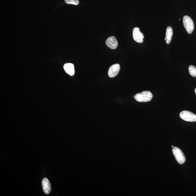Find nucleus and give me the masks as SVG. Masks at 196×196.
<instances>
[{"label": "nucleus", "mask_w": 196, "mask_h": 196, "mask_svg": "<svg viewBox=\"0 0 196 196\" xmlns=\"http://www.w3.org/2000/svg\"><path fill=\"white\" fill-rule=\"evenodd\" d=\"M65 2L66 3L68 4H72L77 5L79 4V1L78 0H65Z\"/></svg>", "instance_id": "obj_12"}, {"label": "nucleus", "mask_w": 196, "mask_h": 196, "mask_svg": "<svg viewBox=\"0 0 196 196\" xmlns=\"http://www.w3.org/2000/svg\"><path fill=\"white\" fill-rule=\"evenodd\" d=\"M42 188L45 194H48L51 192V186L49 180L47 178L43 179L42 182Z\"/></svg>", "instance_id": "obj_8"}, {"label": "nucleus", "mask_w": 196, "mask_h": 196, "mask_svg": "<svg viewBox=\"0 0 196 196\" xmlns=\"http://www.w3.org/2000/svg\"><path fill=\"white\" fill-rule=\"evenodd\" d=\"M173 155L176 161L180 164H183L186 161V158L181 149L176 147H173L172 149Z\"/></svg>", "instance_id": "obj_2"}, {"label": "nucleus", "mask_w": 196, "mask_h": 196, "mask_svg": "<svg viewBox=\"0 0 196 196\" xmlns=\"http://www.w3.org/2000/svg\"><path fill=\"white\" fill-rule=\"evenodd\" d=\"M133 36L134 40L138 43H142L143 42V39L144 38V35L141 32L139 28L135 27L133 29Z\"/></svg>", "instance_id": "obj_5"}, {"label": "nucleus", "mask_w": 196, "mask_h": 196, "mask_svg": "<svg viewBox=\"0 0 196 196\" xmlns=\"http://www.w3.org/2000/svg\"><path fill=\"white\" fill-rule=\"evenodd\" d=\"M172 148H173V147H174V146H172Z\"/></svg>", "instance_id": "obj_14"}, {"label": "nucleus", "mask_w": 196, "mask_h": 196, "mask_svg": "<svg viewBox=\"0 0 196 196\" xmlns=\"http://www.w3.org/2000/svg\"><path fill=\"white\" fill-rule=\"evenodd\" d=\"M120 70V66L118 64L113 65L109 69L108 74L110 77H114L119 74Z\"/></svg>", "instance_id": "obj_6"}, {"label": "nucleus", "mask_w": 196, "mask_h": 196, "mask_svg": "<svg viewBox=\"0 0 196 196\" xmlns=\"http://www.w3.org/2000/svg\"><path fill=\"white\" fill-rule=\"evenodd\" d=\"M106 44L109 48L115 49L117 47L118 42L115 36H111L107 39Z\"/></svg>", "instance_id": "obj_7"}, {"label": "nucleus", "mask_w": 196, "mask_h": 196, "mask_svg": "<svg viewBox=\"0 0 196 196\" xmlns=\"http://www.w3.org/2000/svg\"><path fill=\"white\" fill-rule=\"evenodd\" d=\"M179 116L182 120L188 122L196 121V115L189 111H184L180 113Z\"/></svg>", "instance_id": "obj_4"}, {"label": "nucleus", "mask_w": 196, "mask_h": 196, "mask_svg": "<svg viewBox=\"0 0 196 196\" xmlns=\"http://www.w3.org/2000/svg\"><path fill=\"white\" fill-rule=\"evenodd\" d=\"M183 24L188 33L191 34L194 27V22L192 19L188 16H185L183 18Z\"/></svg>", "instance_id": "obj_3"}, {"label": "nucleus", "mask_w": 196, "mask_h": 196, "mask_svg": "<svg viewBox=\"0 0 196 196\" xmlns=\"http://www.w3.org/2000/svg\"><path fill=\"white\" fill-rule=\"evenodd\" d=\"M189 73L191 76L196 77V67L195 66L191 65L189 68Z\"/></svg>", "instance_id": "obj_11"}, {"label": "nucleus", "mask_w": 196, "mask_h": 196, "mask_svg": "<svg viewBox=\"0 0 196 196\" xmlns=\"http://www.w3.org/2000/svg\"><path fill=\"white\" fill-rule=\"evenodd\" d=\"M195 94H196V88L195 89Z\"/></svg>", "instance_id": "obj_13"}, {"label": "nucleus", "mask_w": 196, "mask_h": 196, "mask_svg": "<svg viewBox=\"0 0 196 196\" xmlns=\"http://www.w3.org/2000/svg\"><path fill=\"white\" fill-rule=\"evenodd\" d=\"M173 35V30L172 27L169 26L166 29V41L167 44H169L170 43Z\"/></svg>", "instance_id": "obj_10"}, {"label": "nucleus", "mask_w": 196, "mask_h": 196, "mask_svg": "<svg viewBox=\"0 0 196 196\" xmlns=\"http://www.w3.org/2000/svg\"><path fill=\"white\" fill-rule=\"evenodd\" d=\"M64 68L65 71L70 76H73L75 73L74 66L72 64L66 63L64 66Z\"/></svg>", "instance_id": "obj_9"}, {"label": "nucleus", "mask_w": 196, "mask_h": 196, "mask_svg": "<svg viewBox=\"0 0 196 196\" xmlns=\"http://www.w3.org/2000/svg\"><path fill=\"white\" fill-rule=\"evenodd\" d=\"M153 95L149 91H143L141 93L136 94L134 96L135 100L139 102H146L150 101Z\"/></svg>", "instance_id": "obj_1"}]
</instances>
